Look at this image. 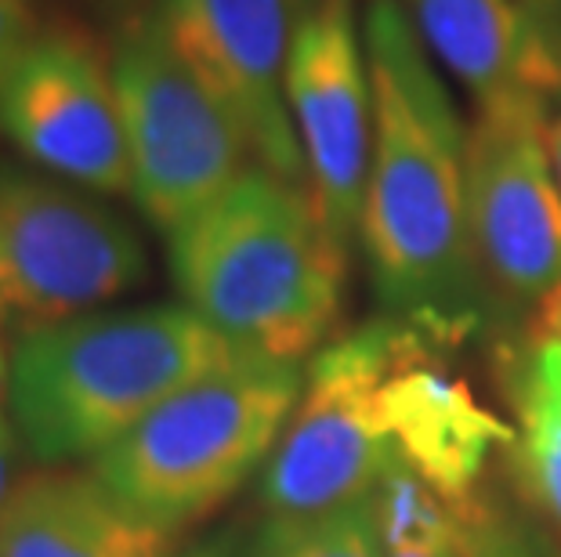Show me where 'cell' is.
I'll use <instances>...</instances> for the list:
<instances>
[{
  "label": "cell",
  "mask_w": 561,
  "mask_h": 557,
  "mask_svg": "<svg viewBox=\"0 0 561 557\" xmlns=\"http://www.w3.org/2000/svg\"><path fill=\"white\" fill-rule=\"evenodd\" d=\"M363 37L374 149L359 246L385 312L446 348L482 326L489 304L468 224V127L399 0L366 8Z\"/></svg>",
  "instance_id": "cell-1"
},
{
  "label": "cell",
  "mask_w": 561,
  "mask_h": 557,
  "mask_svg": "<svg viewBox=\"0 0 561 557\" xmlns=\"http://www.w3.org/2000/svg\"><path fill=\"white\" fill-rule=\"evenodd\" d=\"M167 265L185 307L272 362L327 348L348 301V246L312 188L257 163L167 232Z\"/></svg>",
  "instance_id": "cell-2"
},
{
  "label": "cell",
  "mask_w": 561,
  "mask_h": 557,
  "mask_svg": "<svg viewBox=\"0 0 561 557\" xmlns=\"http://www.w3.org/2000/svg\"><path fill=\"white\" fill-rule=\"evenodd\" d=\"M257 359L185 304L88 312L19 334L8 409L47 467L105 453L182 387Z\"/></svg>",
  "instance_id": "cell-3"
},
{
  "label": "cell",
  "mask_w": 561,
  "mask_h": 557,
  "mask_svg": "<svg viewBox=\"0 0 561 557\" xmlns=\"http://www.w3.org/2000/svg\"><path fill=\"white\" fill-rule=\"evenodd\" d=\"M305 387V365L243 359L182 387L88 471L174 536L221 511L265 471Z\"/></svg>",
  "instance_id": "cell-4"
},
{
  "label": "cell",
  "mask_w": 561,
  "mask_h": 557,
  "mask_svg": "<svg viewBox=\"0 0 561 557\" xmlns=\"http://www.w3.org/2000/svg\"><path fill=\"white\" fill-rule=\"evenodd\" d=\"M110 66L127 135L130 199L167 235L254 167V152L236 116L167 40L157 11L124 22Z\"/></svg>",
  "instance_id": "cell-5"
},
{
  "label": "cell",
  "mask_w": 561,
  "mask_h": 557,
  "mask_svg": "<svg viewBox=\"0 0 561 557\" xmlns=\"http://www.w3.org/2000/svg\"><path fill=\"white\" fill-rule=\"evenodd\" d=\"M149 279L124 214L62 177L0 160V323L19 334L99 312Z\"/></svg>",
  "instance_id": "cell-6"
},
{
  "label": "cell",
  "mask_w": 561,
  "mask_h": 557,
  "mask_svg": "<svg viewBox=\"0 0 561 557\" xmlns=\"http://www.w3.org/2000/svg\"><path fill=\"white\" fill-rule=\"evenodd\" d=\"M405 337L399 318L352 329L305 365V387L261 471V511L272 525H301L374 492L391 445L377 423V391Z\"/></svg>",
  "instance_id": "cell-7"
},
{
  "label": "cell",
  "mask_w": 561,
  "mask_h": 557,
  "mask_svg": "<svg viewBox=\"0 0 561 557\" xmlns=\"http://www.w3.org/2000/svg\"><path fill=\"white\" fill-rule=\"evenodd\" d=\"M554 116L536 102L479 105L468 127V224L489 293L543 304L561 287V177Z\"/></svg>",
  "instance_id": "cell-8"
},
{
  "label": "cell",
  "mask_w": 561,
  "mask_h": 557,
  "mask_svg": "<svg viewBox=\"0 0 561 557\" xmlns=\"http://www.w3.org/2000/svg\"><path fill=\"white\" fill-rule=\"evenodd\" d=\"M316 0H160L157 19L185 66L236 116L254 163L305 182V152L286 105V62Z\"/></svg>",
  "instance_id": "cell-9"
},
{
  "label": "cell",
  "mask_w": 561,
  "mask_h": 557,
  "mask_svg": "<svg viewBox=\"0 0 561 557\" xmlns=\"http://www.w3.org/2000/svg\"><path fill=\"white\" fill-rule=\"evenodd\" d=\"M0 135L44 174L130 196V156L110 58L80 33H41L0 88Z\"/></svg>",
  "instance_id": "cell-10"
},
{
  "label": "cell",
  "mask_w": 561,
  "mask_h": 557,
  "mask_svg": "<svg viewBox=\"0 0 561 557\" xmlns=\"http://www.w3.org/2000/svg\"><path fill=\"white\" fill-rule=\"evenodd\" d=\"M286 105L319 214L352 246L374 149V80L352 0H316L305 15L286 62Z\"/></svg>",
  "instance_id": "cell-11"
},
{
  "label": "cell",
  "mask_w": 561,
  "mask_h": 557,
  "mask_svg": "<svg viewBox=\"0 0 561 557\" xmlns=\"http://www.w3.org/2000/svg\"><path fill=\"white\" fill-rule=\"evenodd\" d=\"M438 348L424 329L405 323V337L377 391V423L391 453L463 507L479 496L489 460L511 445L515 431L442 362Z\"/></svg>",
  "instance_id": "cell-12"
},
{
  "label": "cell",
  "mask_w": 561,
  "mask_h": 557,
  "mask_svg": "<svg viewBox=\"0 0 561 557\" xmlns=\"http://www.w3.org/2000/svg\"><path fill=\"white\" fill-rule=\"evenodd\" d=\"M410 19L479 105L525 98L561 113V0H410Z\"/></svg>",
  "instance_id": "cell-13"
},
{
  "label": "cell",
  "mask_w": 561,
  "mask_h": 557,
  "mask_svg": "<svg viewBox=\"0 0 561 557\" xmlns=\"http://www.w3.org/2000/svg\"><path fill=\"white\" fill-rule=\"evenodd\" d=\"M182 536L124 507L91 471H33L0 503V557H171Z\"/></svg>",
  "instance_id": "cell-14"
},
{
  "label": "cell",
  "mask_w": 561,
  "mask_h": 557,
  "mask_svg": "<svg viewBox=\"0 0 561 557\" xmlns=\"http://www.w3.org/2000/svg\"><path fill=\"white\" fill-rule=\"evenodd\" d=\"M507 402L515 413L507 453L525 500L561 532V340L533 337L511 359Z\"/></svg>",
  "instance_id": "cell-15"
},
{
  "label": "cell",
  "mask_w": 561,
  "mask_h": 557,
  "mask_svg": "<svg viewBox=\"0 0 561 557\" xmlns=\"http://www.w3.org/2000/svg\"><path fill=\"white\" fill-rule=\"evenodd\" d=\"M257 550L265 557H385L369 496L316 521H301V525L265 521Z\"/></svg>",
  "instance_id": "cell-16"
},
{
  "label": "cell",
  "mask_w": 561,
  "mask_h": 557,
  "mask_svg": "<svg viewBox=\"0 0 561 557\" xmlns=\"http://www.w3.org/2000/svg\"><path fill=\"white\" fill-rule=\"evenodd\" d=\"M463 514H468L471 557H554L540 532L485 496H474Z\"/></svg>",
  "instance_id": "cell-17"
},
{
  "label": "cell",
  "mask_w": 561,
  "mask_h": 557,
  "mask_svg": "<svg viewBox=\"0 0 561 557\" xmlns=\"http://www.w3.org/2000/svg\"><path fill=\"white\" fill-rule=\"evenodd\" d=\"M41 37L37 11L30 0H0V88L15 73L22 55Z\"/></svg>",
  "instance_id": "cell-18"
},
{
  "label": "cell",
  "mask_w": 561,
  "mask_h": 557,
  "mask_svg": "<svg viewBox=\"0 0 561 557\" xmlns=\"http://www.w3.org/2000/svg\"><path fill=\"white\" fill-rule=\"evenodd\" d=\"M385 557H471V539H468V514L457 532H442V536L427 539H405V543H388Z\"/></svg>",
  "instance_id": "cell-19"
},
{
  "label": "cell",
  "mask_w": 561,
  "mask_h": 557,
  "mask_svg": "<svg viewBox=\"0 0 561 557\" xmlns=\"http://www.w3.org/2000/svg\"><path fill=\"white\" fill-rule=\"evenodd\" d=\"M22 434L15 428L11 409L0 406V503L8 500V492L15 489V460H19Z\"/></svg>",
  "instance_id": "cell-20"
},
{
  "label": "cell",
  "mask_w": 561,
  "mask_h": 557,
  "mask_svg": "<svg viewBox=\"0 0 561 557\" xmlns=\"http://www.w3.org/2000/svg\"><path fill=\"white\" fill-rule=\"evenodd\" d=\"M171 557H243V550H240V536L229 529V532L203 536L196 543H182Z\"/></svg>",
  "instance_id": "cell-21"
},
{
  "label": "cell",
  "mask_w": 561,
  "mask_h": 557,
  "mask_svg": "<svg viewBox=\"0 0 561 557\" xmlns=\"http://www.w3.org/2000/svg\"><path fill=\"white\" fill-rule=\"evenodd\" d=\"M540 326H543V334L561 340V287L540 304Z\"/></svg>",
  "instance_id": "cell-22"
},
{
  "label": "cell",
  "mask_w": 561,
  "mask_h": 557,
  "mask_svg": "<svg viewBox=\"0 0 561 557\" xmlns=\"http://www.w3.org/2000/svg\"><path fill=\"white\" fill-rule=\"evenodd\" d=\"M551 156H554V167L561 177V113L551 120Z\"/></svg>",
  "instance_id": "cell-23"
},
{
  "label": "cell",
  "mask_w": 561,
  "mask_h": 557,
  "mask_svg": "<svg viewBox=\"0 0 561 557\" xmlns=\"http://www.w3.org/2000/svg\"><path fill=\"white\" fill-rule=\"evenodd\" d=\"M8 370H11V355L4 348V337H0V384L8 381Z\"/></svg>",
  "instance_id": "cell-24"
},
{
  "label": "cell",
  "mask_w": 561,
  "mask_h": 557,
  "mask_svg": "<svg viewBox=\"0 0 561 557\" xmlns=\"http://www.w3.org/2000/svg\"><path fill=\"white\" fill-rule=\"evenodd\" d=\"M243 557H265V554H261V550H257V543H254V547H250V550H247Z\"/></svg>",
  "instance_id": "cell-25"
},
{
  "label": "cell",
  "mask_w": 561,
  "mask_h": 557,
  "mask_svg": "<svg viewBox=\"0 0 561 557\" xmlns=\"http://www.w3.org/2000/svg\"><path fill=\"white\" fill-rule=\"evenodd\" d=\"M105 4H124V0H105Z\"/></svg>",
  "instance_id": "cell-26"
}]
</instances>
